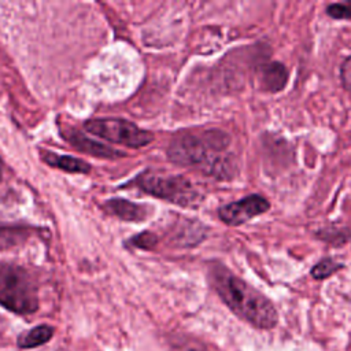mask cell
<instances>
[{
	"label": "cell",
	"instance_id": "obj_14",
	"mask_svg": "<svg viewBox=\"0 0 351 351\" xmlns=\"http://www.w3.org/2000/svg\"><path fill=\"white\" fill-rule=\"evenodd\" d=\"M326 14L333 19H348L351 21V1L333 3L326 8Z\"/></svg>",
	"mask_w": 351,
	"mask_h": 351
},
{
	"label": "cell",
	"instance_id": "obj_16",
	"mask_svg": "<svg viewBox=\"0 0 351 351\" xmlns=\"http://www.w3.org/2000/svg\"><path fill=\"white\" fill-rule=\"evenodd\" d=\"M340 78L343 86L351 92V56H348L340 67Z\"/></svg>",
	"mask_w": 351,
	"mask_h": 351
},
{
	"label": "cell",
	"instance_id": "obj_15",
	"mask_svg": "<svg viewBox=\"0 0 351 351\" xmlns=\"http://www.w3.org/2000/svg\"><path fill=\"white\" fill-rule=\"evenodd\" d=\"M130 244L137 247V248H143V250H152L155 247V244L158 243V239L154 233L151 232H143L134 237H132Z\"/></svg>",
	"mask_w": 351,
	"mask_h": 351
},
{
	"label": "cell",
	"instance_id": "obj_1",
	"mask_svg": "<svg viewBox=\"0 0 351 351\" xmlns=\"http://www.w3.org/2000/svg\"><path fill=\"white\" fill-rule=\"evenodd\" d=\"M213 287L222 302L241 319L259 329H271L278 321L273 303L240 277L222 266L211 270Z\"/></svg>",
	"mask_w": 351,
	"mask_h": 351
},
{
	"label": "cell",
	"instance_id": "obj_17",
	"mask_svg": "<svg viewBox=\"0 0 351 351\" xmlns=\"http://www.w3.org/2000/svg\"><path fill=\"white\" fill-rule=\"evenodd\" d=\"M1 174H3V163H1V159H0V180H1Z\"/></svg>",
	"mask_w": 351,
	"mask_h": 351
},
{
	"label": "cell",
	"instance_id": "obj_2",
	"mask_svg": "<svg viewBox=\"0 0 351 351\" xmlns=\"http://www.w3.org/2000/svg\"><path fill=\"white\" fill-rule=\"evenodd\" d=\"M225 138L221 132H207L204 136L181 134L170 143L167 155L176 163L195 166L217 177H226L233 173V165L218 154L228 144Z\"/></svg>",
	"mask_w": 351,
	"mask_h": 351
},
{
	"label": "cell",
	"instance_id": "obj_3",
	"mask_svg": "<svg viewBox=\"0 0 351 351\" xmlns=\"http://www.w3.org/2000/svg\"><path fill=\"white\" fill-rule=\"evenodd\" d=\"M0 304L16 314H32L38 308L37 285L26 269L0 263Z\"/></svg>",
	"mask_w": 351,
	"mask_h": 351
},
{
	"label": "cell",
	"instance_id": "obj_4",
	"mask_svg": "<svg viewBox=\"0 0 351 351\" xmlns=\"http://www.w3.org/2000/svg\"><path fill=\"white\" fill-rule=\"evenodd\" d=\"M130 184L152 196L180 206H192L199 199L193 185L181 176L144 171L138 174Z\"/></svg>",
	"mask_w": 351,
	"mask_h": 351
},
{
	"label": "cell",
	"instance_id": "obj_13",
	"mask_svg": "<svg viewBox=\"0 0 351 351\" xmlns=\"http://www.w3.org/2000/svg\"><path fill=\"white\" fill-rule=\"evenodd\" d=\"M343 265L339 262H335L333 259H322L319 261L313 269H311V276L317 280H322L326 278L329 276H332L335 271H337L339 269H341Z\"/></svg>",
	"mask_w": 351,
	"mask_h": 351
},
{
	"label": "cell",
	"instance_id": "obj_9",
	"mask_svg": "<svg viewBox=\"0 0 351 351\" xmlns=\"http://www.w3.org/2000/svg\"><path fill=\"white\" fill-rule=\"evenodd\" d=\"M40 152H41V159L52 167L60 169L67 173L86 174L90 171V166L80 158L70 156V155H59V154L48 151V149H41Z\"/></svg>",
	"mask_w": 351,
	"mask_h": 351
},
{
	"label": "cell",
	"instance_id": "obj_8",
	"mask_svg": "<svg viewBox=\"0 0 351 351\" xmlns=\"http://www.w3.org/2000/svg\"><path fill=\"white\" fill-rule=\"evenodd\" d=\"M149 207L147 206H141V204H136L133 202L125 200V199H110L104 203V210L123 221H134V222H140L144 221L149 211Z\"/></svg>",
	"mask_w": 351,
	"mask_h": 351
},
{
	"label": "cell",
	"instance_id": "obj_10",
	"mask_svg": "<svg viewBox=\"0 0 351 351\" xmlns=\"http://www.w3.org/2000/svg\"><path fill=\"white\" fill-rule=\"evenodd\" d=\"M261 80H262L263 88H266L270 92H277L284 88L288 80V71L284 67V64L273 62L263 67Z\"/></svg>",
	"mask_w": 351,
	"mask_h": 351
},
{
	"label": "cell",
	"instance_id": "obj_6",
	"mask_svg": "<svg viewBox=\"0 0 351 351\" xmlns=\"http://www.w3.org/2000/svg\"><path fill=\"white\" fill-rule=\"evenodd\" d=\"M270 207V203L261 195H250L243 197L239 202L229 203L226 206H222L218 211L219 218L230 225V226H239L251 218L261 215L266 213Z\"/></svg>",
	"mask_w": 351,
	"mask_h": 351
},
{
	"label": "cell",
	"instance_id": "obj_11",
	"mask_svg": "<svg viewBox=\"0 0 351 351\" xmlns=\"http://www.w3.org/2000/svg\"><path fill=\"white\" fill-rule=\"evenodd\" d=\"M53 336V328L49 325H38L25 335H21L18 337V346L21 348H33L38 347L47 341L51 340Z\"/></svg>",
	"mask_w": 351,
	"mask_h": 351
},
{
	"label": "cell",
	"instance_id": "obj_5",
	"mask_svg": "<svg viewBox=\"0 0 351 351\" xmlns=\"http://www.w3.org/2000/svg\"><path fill=\"white\" fill-rule=\"evenodd\" d=\"M84 128L90 134L101 137L107 141L122 144L130 148H141L154 140V134L148 130L140 129L137 125L117 118L89 119Z\"/></svg>",
	"mask_w": 351,
	"mask_h": 351
},
{
	"label": "cell",
	"instance_id": "obj_7",
	"mask_svg": "<svg viewBox=\"0 0 351 351\" xmlns=\"http://www.w3.org/2000/svg\"><path fill=\"white\" fill-rule=\"evenodd\" d=\"M60 133L64 140H67L74 148H77L81 152L99 156V158H108V159H115L125 155L122 151H118L110 145L97 143L70 126H66Z\"/></svg>",
	"mask_w": 351,
	"mask_h": 351
},
{
	"label": "cell",
	"instance_id": "obj_12",
	"mask_svg": "<svg viewBox=\"0 0 351 351\" xmlns=\"http://www.w3.org/2000/svg\"><path fill=\"white\" fill-rule=\"evenodd\" d=\"M29 230L22 226L0 223V250L14 247L23 241L29 236Z\"/></svg>",
	"mask_w": 351,
	"mask_h": 351
}]
</instances>
